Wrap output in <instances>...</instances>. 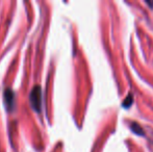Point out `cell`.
<instances>
[{"mask_svg": "<svg viewBox=\"0 0 153 152\" xmlns=\"http://www.w3.org/2000/svg\"><path fill=\"white\" fill-rule=\"evenodd\" d=\"M3 99L5 108L8 112H12L15 106V93L10 87H6L3 92Z\"/></svg>", "mask_w": 153, "mask_h": 152, "instance_id": "cell-2", "label": "cell"}, {"mask_svg": "<svg viewBox=\"0 0 153 152\" xmlns=\"http://www.w3.org/2000/svg\"><path fill=\"white\" fill-rule=\"evenodd\" d=\"M29 101H30L31 108L36 113H40L41 108H42V87L41 85H33L29 93Z\"/></svg>", "mask_w": 153, "mask_h": 152, "instance_id": "cell-1", "label": "cell"}, {"mask_svg": "<svg viewBox=\"0 0 153 152\" xmlns=\"http://www.w3.org/2000/svg\"><path fill=\"white\" fill-rule=\"evenodd\" d=\"M131 128L133 129V131L135 132V133L137 134H143V130H142V128L139 126V124H132V126H131Z\"/></svg>", "mask_w": 153, "mask_h": 152, "instance_id": "cell-3", "label": "cell"}]
</instances>
